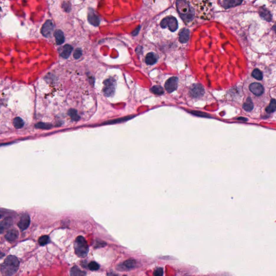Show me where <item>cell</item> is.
Returning a JSON list of instances; mask_svg holds the SVG:
<instances>
[{"instance_id":"7a4b0ae2","label":"cell","mask_w":276,"mask_h":276,"mask_svg":"<svg viewBox=\"0 0 276 276\" xmlns=\"http://www.w3.org/2000/svg\"><path fill=\"white\" fill-rule=\"evenodd\" d=\"M19 262L18 258L12 255H10L5 259L1 265V271L4 276H13L18 271Z\"/></svg>"},{"instance_id":"7402d4cb","label":"cell","mask_w":276,"mask_h":276,"mask_svg":"<svg viewBox=\"0 0 276 276\" xmlns=\"http://www.w3.org/2000/svg\"><path fill=\"white\" fill-rule=\"evenodd\" d=\"M70 275L71 276H84L86 275V273L83 271L77 266L72 267L70 271Z\"/></svg>"},{"instance_id":"2e32d148","label":"cell","mask_w":276,"mask_h":276,"mask_svg":"<svg viewBox=\"0 0 276 276\" xmlns=\"http://www.w3.org/2000/svg\"><path fill=\"white\" fill-rule=\"evenodd\" d=\"M13 223V220L12 217H8L4 218L1 222V233H2L3 230L9 228Z\"/></svg>"},{"instance_id":"7c38bea8","label":"cell","mask_w":276,"mask_h":276,"mask_svg":"<svg viewBox=\"0 0 276 276\" xmlns=\"http://www.w3.org/2000/svg\"><path fill=\"white\" fill-rule=\"evenodd\" d=\"M259 15L262 19L267 22H270L272 19V15L269 10L264 6H262L259 9Z\"/></svg>"},{"instance_id":"4fadbf2b","label":"cell","mask_w":276,"mask_h":276,"mask_svg":"<svg viewBox=\"0 0 276 276\" xmlns=\"http://www.w3.org/2000/svg\"><path fill=\"white\" fill-rule=\"evenodd\" d=\"M243 2V0H223V6L225 9H229L239 6Z\"/></svg>"},{"instance_id":"f1b7e54d","label":"cell","mask_w":276,"mask_h":276,"mask_svg":"<svg viewBox=\"0 0 276 276\" xmlns=\"http://www.w3.org/2000/svg\"><path fill=\"white\" fill-rule=\"evenodd\" d=\"M82 55V50L81 49H77L74 53V57L75 59H79Z\"/></svg>"},{"instance_id":"e0dca14e","label":"cell","mask_w":276,"mask_h":276,"mask_svg":"<svg viewBox=\"0 0 276 276\" xmlns=\"http://www.w3.org/2000/svg\"><path fill=\"white\" fill-rule=\"evenodd\" d=\"M54 36L56 39V43L57 45H61L65 41V37L64 36V33L61 30H57L54 32Z\"/></svg>"},{"instance_id":"f546056e","label":"cell","mask_w":276,"mask_h":276,"mask_svg":"<svg viewBox=\"0 0 276 276\" xmlns=\"http://www.w3.org/2000/svg\"><path fill=\"white\" fill-rule=\"evenodd\" d=\"M69 115H70V117H71L72 119H74L75 121H77L78 120V119L79 118V116L78 115L77 113V112L74 111V110H72V111H70L69 112Z\"/></svg>"},{"instance_id":"4dcf8cb0","label":"cell","mask_w":276,"mask_h":276,"mask_svg":"<svg viewBox=\"0 0 276 276\" xmlns=\"http://www.w3.org/2000/svg\"><path fill=\"white\" fill-rule=\"evenodd\" d=\"M153 275L154 276H162L164 275V270L162 267H158L154 271Z\"/></svg>"},{"instance_id":"5b68a950","label":"cell","mask_w":276,"mask_h":276,"mask_svg":"<svg viewBox=\"0 0 276 276\" xmlns=\"http://www.w3.org/2000/svg\"><path fill=\"white\" fill-rule=\"evenodd\" d=\"M189 92L192 98H198L204 94L205 89L201 84H194L190 88Z\"/></svg>"},{"instance_id":"d4e9b609","label":"cell","mask_w":276,"mask_h":276,"mask_svg":"<svg viewBox=\"0 0 276 276\" xmlns=\"http://www.w3.org/2000/svg\"><path fill=\"white\" fill-rule=\"evenodd\" d=\"M252 77L254 78V79L261 81L262 80L263 76V74L262 72L258 68L254 69L253 72H252Z\"/></svg>"},{"instance_id":"ffe728a7","label":"cell","mask_w":276,"mask_h":276,"mask_svg":"<svg viewBox=\"0 0 276 276\" xmlns=\"http://www.w3.org/2000/svg\"><path fill=\"white\" fill-rule=\"evenodd\" d=\"M243 108L247 112H250L254 109V104L250 97H248L246 100V102L243 105Z\"/></svg>"},{"instance_id":"9c48e42d","label":"cell","mask_w":276,"mask_h":276,"mask_svg":"<svg viewBox=\"0 0 276 276\" xmlns=\"http://www.w3.org/2000/svg\"><path fill=\"white\" fill-rule=\"evenodd\" d=\"M30 223V218L29 215L27 213L23 214L21 216L20 220L17 223V226L22 231L25 230L28 228Z\"/></svg>"},{"instance_id":"603a6c76","label":"cell","mask_w":276,"mask_h":276,"mask_svg":"<svg viewBox=\"0 0 276 276\" xmlns=\"http://www.w3.org/2000/svg\"><path fill=\"white\" fill-rule=\"evenodd\" d=\"M276 111V100L274 99L271 100L270 104L266 108V111L268 113H271Z\"/></svg>"},{"instance_id":"cb8c5ba5","label":"cell","mask_w":276,"mask_h":276,"mask_svg":"<svg viewBox=\"0 0 276 276\" xmlns=\"http://www.w3.org/2000/svg\"><path fill=\"white\" fill-rule=\"evenodd\" d=\"M24 124H25V123L23 121V120L19 117L15 118L14 121H13L14 126L16 128H17V129L21 128L23 127Z\"/></svg>"},{"instance_id":"8992f818","label":"cell","mask_w":276,"mask_h":276,"mask_svg":"<svg viewBox=\"0 0 276 276\" xmlns=\"http://www.w3.org/2000/svg\"><path fill=\"white\" fill-rule=\"evenodd\" d=\"M137 262L134 259H129L120 264L117 267V269L120 271H129L136 268Z\"/></svg>"},{"instance_id":"6da1fadb","label":"cell","mask_w":276,"mask_h":276,"mask_svg":"<svg viewBox=\"0 0 276 276\" xmlns=\"http://www.w3.org/2000/svg\"><path fill=\"white\" fill-rule=\"evenodd\" d=\"M176 6L180 17L187 25L192 23L196 18V11L188 0H177Z\"/></svg>"},{"instance_id":"484cf974","label":"cell","mask_w":276,"mask_h":276,"mask_svg":"<svg viewBox=\"0 0 276 276\" xmlns=\"http://www.w3.org/2000/svg\"><path fill=\"white\" fill-rule=\"evenodd\" d=\"M151 91H152L153 93H154L155 94H157V95H161V94H162L164 92L163 88L161 86H159V85H155V86H153L151 89Z\"/></svg>"},{"instance_id":"30bf717a","label":"cell","mask_w":276,"mask_h":276,"mask_svg":"<svg viewBox=\"0 0 276 276\" xmlns=\"http://www.w3.org/2000/svg\"><path fill=\"white\" fill-rule=\"evenodd\" d=\"M87 19L91 25L97 27L100 25V19L99 17L97 15L96 13H94V10L91 8L89 9L88 15H87Z\"/></svg>"},{"instance_id":"44dd1931","label":"cell","mask_w":276,"mask_h":276,"mask_svg":"<svg viewBox=\"0 0 276 276\" xmlns=\"http://www.w3.org/2000/svg\"><path fill=\"white\" fill-rule=\"evenodd\" d=\"M107 82V83L106 84V85L105 87L106 93H107L109 95H110L111 93H113L115 91V82L111 80H109Z\"/></svg>"},{"instance_id":"52a82bcc","label":"cell","mask_w":276,"mask_h":276,"mask_svg":"<svg viewBox=\"0 0 276 276\" xmlns=\"http://www.w3.org/2000/svg\"><path fill=\"white\" fill-rule=\"evenodd\" d=\"M55 25H53V21L48 20L44 24L42 29L41 33L45 37H49L52 35L53 31L54 30Z\"/></svg>"},{"instance_id":"ac0fdd59","label":"cell","mask_w":276,"mask_h":276,"mask_svg":"<svg viewBox=\"0 0 276 276\" xmlns=\"http://www.w3.org/2000/svg\"><path fill=\"white\" fill-rule=\"evenodd\" d=\"M158 59V56L153 53H148L146 56L145 62L148 65H153L155 64Z\"/></svg>"},{"instance_id":"ba28073f","label":"cell","mask_w":276,"mask_h":276,"mask_svg":"<svg viewBox=\"0 0 276 276\" xmlns=\"http://www.w3.org/2000/svg\"><path fill=\"white\" fill-rule=\"evenodd\" d=\"M178 84V78L176 77H172L166 81L165 83V89L168 92H172L176 90Z\"/></svg>"},{"instance_id":"1f68e13d","label":"cell","mask_w":276,"mask_h":276,"mask_svg":"<svg viewBox=\"0 0 276 276\" xmlns=\"http://www.w3.org/2000/svg\"><path fill=\"white\" fill-rule=\"evenodd\" d=\"M63 8V9L65 10V11H66V12H69L71 10V5L69 4V3H67V2H64L62 5Z\"/></svg>"},{"instance_id":"4316f807","label":"cell","mask_w":276,"mask_h":276,"mask_svg":"<svg viewBox=\"0 0 276 276\" xmlns=\"http://www.w3.org/2000/svg\"><path fill=\"white\" fill-rule=\"evenodd\" d=\"M49 237L47 235H44L41 236L40 239H38V243L41 246H44L46 245L49 242Z\"/></svg>"},{"instance_id":"d6a6232c","label":"cell","mask_w":276,"mask_h":276,"mask_svg":"<svg viewBox=\"0 0 276 276\" xmlns=\"http://www.w3.org/2000/svg\"><path fill=\"white\" fill-rule=\"evenodd\" d=\"M272 30L275 32L276 35V23L273 25V27H272Z\"/></svg>"},{"instance_id":"d6986e66","label":"cell","mask_w":276,"mask_h":276,"mask_svg":"<svg viewBox=\"0 0 276 276\" xmlns=\"http://www.w3.org/2000/svg\"><path fill=\"white\" fill-rule=\"evenodd\" d=\"M73 50V48L71 45H68V44H66L63 49L61 53V56L62 57L64 58H68V57L71 53L72 51Z\"/></svg>"},{"instance_id":"5bb4252c","label":"cell","mask_w":276,"mask_h":276,"mask_svg":"<svg viewBox=\"0 0 276 276\" xmlns=\"http://www.w3.org/2000/svg\"><path fill=\"white\" fill-rule=\"evenodd\" d=\"M19 236V231L15 229H12L7 231L5 235V238L8 241L13 242L17 239Z\"/></svg>"},{"instance_id":"83f0119b","label":"cell","mask_w":276,"mask_h":276,"mask_svg":"<svg viewBox=\"0 0 276 276\" xmlns=\"http://www.w3.org/2000/svg\"><path fill=\"white\" fill-rule=\"evenodd\" d=\"M89 269L91 271H97L99 269L100 266L96 262H91L88 265Z\"/></svg>"},{"instance_id":"8fae6325","label":"cell","mask_w":276,"mask_h":276,"mask_svg":"<svg viewBox=\"0 0 276 276\" xmlns=\"http://www.w3.org/2000/svg\"><path fill=\"white\" fill-rule=\"evenodd\" d=\"M249 89L251 92L256 96H260L264 92L263 86L258 83H254L250 84Z\"/></svg>"},{"instance_id":"9a60e30c","label":"cell","mask_w":276,"mask_h":276,"mask_svg":"<svg viewBox=\"0 0 276 276\" xmlns=\"http://www.w3.org/2000/svg\"><path fill=\"white\" fill-rule=\"evenodd\" d=\"M190 31L187 28L183 29L179 34V41L182 43H186L189 40Z\"/></svg>"},{"instance_id":"3957f363","label":"cell","mask_w":276,"mask_h":276,"mask_svg":"<svg viewBox=\"0 0 276 276\" xmlns=\"http://www.w3.org/2000/svg\"><path fill=\"white\" fill-rule=\"evenodd\" d=\"M75 253L79 257L84 258L87 256L89 248L87 242L83 236L77 237L74 242Z\"/></svg>"},{"instance_id":"277c9868","label":"cell","mask_w":276,"mask_h":276,"mask_svg":"<svg viewBox=\"0 0 276 276\" xmlns=\"http://www.w3.org/2000/svg\"><path fill=\"white\" fill-rule=\"evenodd\" d=\"M160 25L162 28H168L172 32L176 31L178 28V23L173 16H168L162 20Z\"/></svg>"}]
</instances>
